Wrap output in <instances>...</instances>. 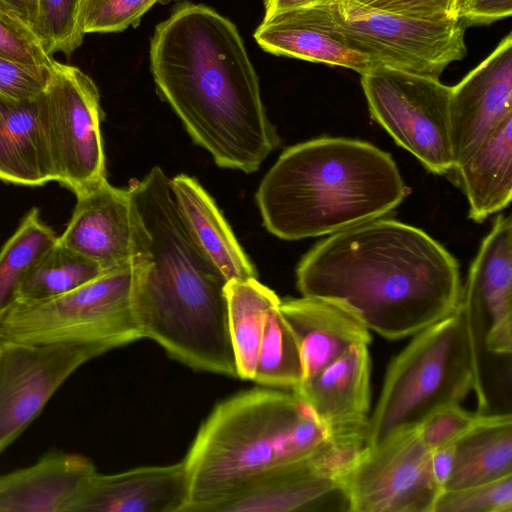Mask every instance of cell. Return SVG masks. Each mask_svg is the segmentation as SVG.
<instances>
[{
	"instance_id": "cell-36",
	"label": "cell",
	"mask_w": 512,
	"mask_h": 512,
	"mask_svg": "<svg viewBox=\"0 0 512 512\" xmlns=\"http://www.w3.org/2000/svg\"><path fill=\"white\" fill-rule=\"evenodd\" d=\"M511 14L512 0H466L459 20L465 27L486 25L510 17Z\"/></svg>"
},
{
	"instance_id": "cell-10",
	"label": "cell",
	"mask_w": 512,
	"mask_h": 512,
	"mask_svg": "<svg viewBox=\"0 0 512 512\" xmlns=\"http://www.w3.org/2000/svg\"><path fill=\"white\" fill-rule=\"evenodd\" d=\"M416 428L364 447L342 477L350 512H432L441 492Z\"/></svg>"
},
{
	"instance_id": "cell-41",
	"label": "cell",
	"mask_w": 512,
	"mask_h": 512,
	"mask_svg": "<svg viewBox=\"0 0 512 512\" xmlns=\"http://www.w3.org/2000/svg\"><path fill=\"white\" fill-rule=\"evenodd\" d=\"M3 341H4V338L0 335V347H1L2 343H3Z\"/></svg>"
},
{
	"instance_id": "cell-8",
	"label": "cell",
	"mask_w": 512,
	"mask_h": 512,
	"mask_svg": "<svg viewBox=\"0 0 512 512\" xmlns=\"http://www.w3.org/2000/svg\"><path fill=\"white\" fill-rule=\"evenodd\" d=\"M370 114L427 170H454L449 123L451 86L384 66L360 74Z\"/></svg>"
},
{
	"instance_id": "cell-7",
	"label": "cell",
	"mask_w": 512,
	"mask_h": 512,
	"mask_svg": "<svg viewBox=\"0 0 512 512\" xmlns=\"http://www.w3.org/2000/svg\"><path fill=\"white\" fill-rule=\"evenodd\" d=\"M141 261L105 270L52 299L15 301L0 316V335L17 342L92 343L111 349L142 339L133 312V291Z\"/></svg>"
},
{
	"instance_id": "cell-34",
	"label": "cell",
	"mask_w": 512,
	"mask_h": 512,
	"mask_svg": "<svg viewBox=\"0 0 512 512\" xmlns=\"http://www.w3.org/2000/svg\"><path fill=\"white\" fill-rule=\"evenodd\" d=\"M53 66H26L0 56V100L38 97L50 79Z\"/></svg>"
},
{
	"instance_id": "cell-19",
	"label": "cell",
	"mask_w": 512,
	"mask_h": 512,
	"mask_svg": "<svg viewBox=\"0 0 512 512\" xmlns=\"http://www.w3.org/2000/svg\"><path fill=\"white\" fill-rule=\"evenodd\" d=\"M279 309L298 343L303 380L337 360L351 346L369 345L372 340L359 320L331 302L306 296L286 298L280 300Z\"/></svg>"
},
{
	"instance_id": "cell-27",
	"label": "cell",
	"mask_w": 512,
	"mask_h": 512,
	"mask_svg": "<svg viewBox=\"0 0 512 512\" xmlns=\"http://www.w3.org/2000/svg\"><path fill=\"white\" fill-rule=\"evenodd\" d=\"M57 240L55 232L42 222L39 210L32 208L0 251V316L16 301L32 266Z\"/></svg>"
},
{
	"instance_id": "cell-3",
	"label": "cell",
	"mask_w": 512,
	"mask_h": 512,
	"mask_svg": "<svg viewBox=\"0 0 512 512\" xmlns=\"http://www.w3.org/2000/svg\"><path fill=\"white\" fill-rule=\"evenodd\" d=\"M363 446L335 441L294 391L252 389L215 406L183 461L185 512L200 510L275 472L318 464L341 478Z\"/></svg>"
},
{
	"instance_id": "cell-1",
	"label": "cell",
	"mask_w": 512,
	"mask_h": 512,
	"mask_svg": "<svg viewBox=\"0 0 512 512\" xmlns=\"http://www.w3.org/2000/svg\"><path fill=\"white\" fill-rule=\"evenodd\" d=\"M157 91L222 168L256 172L281 143L236 25L213 8L178 5L150 42Z\"/></svg>"
},
{
	"instance_id": "cell-15",
	"label": "cell",
	"mask_w": 512,
	"mask_h": 512,
	"mask_svg": "<svg viewBox=\"0 0 512 512\" xmlns=\"http://www.w3.org/2000/svg\"><path fill=\"white\" fill-rule=\"evenodd\" d=\"M461 300L483 321L490 353L512 352V222L499 214L483 239L468 273Z\"/></svg>"
},
{
	"instance_id": "cell-23",
	"label": "cell",
	"mask_w": 512,
	"mask_h": 512,
	"mask_svg": "<svg viewBox=\"0 0 512 512\" xmlns=\"http://www.w3.org/2000/svg\"><path fill=\"white\" fill-rule=\"evenodd\" d=\"M451 475L445 489H459L512 474V417L485 414L454 444Z\"/></svg>"
},
{
	"instance_id": "cell-16",
	"label": "cell",
	"mask_w": 512,
	"mask_h": 512,
	"mask_svg": "<svg viewBox=\"0 0 512 512\" xmlns=\"http://www.w3.org/2000/svg\"><path fill=\"white\" fill-rule=\"evenodd\" d=\"M189 478L184 461L116 474L94 472L67 512H185Z\"/></svg>"
},
{
	"instance_id": "cell-33",
	"label": "cell",
	"mask_w": 512,
	"mask_h": 512,
	"mask_svg": "<svg viewBox=\"0 0 512 512\" xmlns=\"http://www.w3.org/2000/svg\"><path fill=\"white\" fill-rule=\"evenodd\" d=\"M483 415L478 411H467L460 404L451 405L432 413L417 429L426 445L434 450L455 444Z\"/></svg>"
},
{
	"instance_id": "cell-26",
	"label": "cell",
	"mask_w": 512,
	"mask_h": 512,
	"mask_svg": "<svg viewBox=\"0 0 512 512\" xmlns=\"http://www.w3.org/2000/svg\"><path fill=\"white\" fill-rule=\"evenodd\" d=\"M103 271L96 262L57 240L29 270L16 301L36 302L61 296L91 281Z\"/></svg>"
},
{
	"instance_id": "cell-24",
	"label": "cell",
	"mask_w": 512,
	"mask_h": 512,
	"mask_svg": "<svg viewBox=\"0 0 512 512\" xmlns=\"http://www.w3.org/2000/svg\"><path fill=\"white\" fill-rule=\"evenodd\" d=\"M257 44L266 52L365 73L376 65L364 53L354 50L331 35L304 25L284 21L273 15L263 18L254 33Z\"/></svg>"
},
{
	"instance_id": "cell-40",
	"label": "cell",
	"mask_w": 512,
	"mask_h": 512,
	"mask_svg": "<svg viewBox=\"0 0 512 512\" xmlns=\"http://www.w3.org/2000/svg\"><path fill=\"white\" fill-rule=\"evenodd\" d=\"M171 1H177V0H159V2L162 3V4H166V3H169Z\"/></svg>"
},
{
	"instance_id": "cell-28",
	"label": "cell",
	"mask_w": 512,
	"mask_h": 512,
	"mask_svg": "<svg viewBox=\"0 0 512 512\" xmlns=\"http://www.w3.org/2000/svg\"><path fill=\"white\" fill-rule=\"evenodd\" d=\"M279 303L267 312L252 381L294 390L304 379L303 364L298 343L280 312Z\"/></svg>"
},
{
	"instance_id": "cell-32",
	"label": "cell",
	"mask_w": 512,
	"mask_h": 512,
	"mask_svg": "<svg viewBox=\"0 0 512 512\" xmlns=\"http://www.w3.org/2000/svg\"><path fill=\"white\" fill-rule=\"evenodd\" d=\"M0 56L26 66L52 67L56 60L45 50L33 29L0 1Z\"/></svg>"
},
{
	"instance_id": "cell-12",
	"label": "cell",
	"mask_w": 512,
	"mask_h": 512,
	"mask_svg": "<svg viewBox=\"0 0 512 512\" xmlns=\"http://www.w3.org/2000/svg\"><path fill=\"white\" fill-rule=\"evenodd\" d=\"M76 197L60 244L104 271L149 257L151 238L128 187H115L104 178Z\"/></svg>"
},
{
	"instance_id": "cell-6",
	"label": "cell",
	"mask_w": 512,
	"mask_h": 512,
	"mask_svg": "<svg viewBox=\"0 0 512 512\" xmlns=\"http://www.w3.org/2000/svg\"><path fill=\"white\" fill-rule=\"evenodd\" d=\"M275 16L321 30L364 53L376 66L437 79L467 55L466 27L459 19L406 17L352 0H328Z\"/></svg>"
},
{
	"instance_id": "cell-20",
	"label": "cell",
	"mask_w": 512,
	"mask_h": 512,
	"mask_svg": "<svg viewBox=\"0 0 512 512\" xmlns=\"http://www.w3.org/2000/svg\"><path fill=\"white\" fill-rule=\"evenodd\" d=\"M169 182L177 213L201 254L227 282L257 278L255 266L202 185L185 174Z\"/></svg>"
},
{
	"instance_id": "cell-14",
	"label": "cell",
	"mask_w": 512,
	"mask_h": 512,
	"mask_svg": "<svg viewBox=\"0 0 512 512\" xmlns=\"http://www.w3.org/2000/svg\"><path fill=\"white\" fill-rule=\"evenodd\" d=\"M370 376L368 345L356 344L292 391L310 406L335 441L365 446Z\"/></svg>"
},
{
	"instance_id": "cell-31",
	"label": "cell",
	"mask_w": 512,
	"mask_h": 512,
	"mask_svg": "<svg viewBox=\"0 0 512 512\" xmlns=\"http://www.w3.org/2000/svg\"><path fill=\"white\" fill-rule=\"evenodd\" d=\"M159 0H81L79 24L82 33L121 32L136 26Z\"/></svg>"
},
{
	"instance_id": "cell-38",
	"label": "cell",
	"mask_w": 512,
	"mask_h": 512,
	"mask_svg": "<svg viewBox=\"0 0 512 512\" xmlns=\"http://www.w3.org/2000/svg\"><path fill=\"white\" fill-rule=\"evenodd\" d=\"M326 1L328 0H264V18L287 11L315 6Z\"/></svg>"
},
{
	"instance_id": "cell-9",
	"label": "cell",
	"mask_w": 512,
	"mask_h": 512,
	"mask_svg": "<svg viewBox=\"0 0 512 512\" xmlns=\"http://www.w3.org/2000/svg\"><path fill=\"white\" fill-rule=\"evenodd\" d=\"M41 100L55 181L76 195L106 178L103 112L94 81L56 61Z\"/></svg>"
},
{
	"instance_id": "cell-37",
	"label": "cell",
	"mask_w": 512,
	"mask_h": 512,
	"mask_svg": "<svg viewBox=\"0 0 512 512\" xmlns=\"http://www.w3.org/2000/svg\"><path fill=\"white\" fill-rule=\"evenodd\" d=\"M454 444L431 451V468L436 484L442 491L449 480L454 463Z\"/></svg>"
},
{
	"instance_id": "cell-35",
	"label": "cell",
	"mask_w": 512,
	"mask_h": 512,
	"mask_svg": "<svg viewBox=\"0 0 512 512\" xmlns=\"http://www.w3.org/2000/svg\"><path fill=\"white\" fill-rule=\"evenodd\" d=\"M353 2L414 18L459 19L466 0H352Z\"/></svg>"
},
{
	"instance_id": "cell-13",
	"label": "cell",
	"mask_w": 512,
	"mask_h": 512,
	"mask_svg": "<svg viewBox=\"0 0 512 512\" xmlns=\"http://www.w3.org/2000/svg\"><path fill=\"white\" fill-rule=\"evenodd\" d=\"M512 115V34L451 86L450 142L455 168Z\"/></svg>"
},
{
	"instance_id": "cell-11",
	"label": "cell",
	"mask_w": 512,
	"mask_h": 512,
	"mask_svg": "<svg viewBox=\"0 0 512 512\" xmlns=\"http://www.w3.org/2000/svg\"><path fill=\"white\" fill-rule=\"evenodd\" d=\"M110 347L92 343H25L0 347V453L41 413L82 365Z\"/></svg>"
},
{
	"instance_id": "cell-39",
	"label": "cell",
	"mask_w": 512,
	"mask_h": 512,
	"mask_svg": "<svg viewBox=\"0 0 512 512\" xmlns=\"http://www.w3.org/2000/svg\"><path fill=\"white\" fill-rule=\"evenodd\" d=\"M13 9L34 31L38 0H0Z\"/></svg>"
},
{
	"instance_id": "cell-18",
	"label": "cell",
	"mask_w": 512,
	"mask_h": 512,
	"mask_svg": "<svg viewBox=\"0 0 512 512\" xmlns=\"http://www.w3.org/2000/svg\"><path fill=\"white\" fill-rule=\"evenodd\" d=\"M96 471L83 455L49 451L30 466L0 474V512H67Z\"/></svg>"
},
{
	"instance_id": "cell-21",
	"label": "cell",
	"mask_w": 512,
	"mask_h": 512,
	"mask_svg": "<svg viewBox=\"0 0 512 512\" xmlns=\"http://www.w3.org/2000/svg\"><path fill=\"white\" fill-rule=\"evenodd\" d=\"M0 180L26 186L55 181L41 94L0 100Z\"/></svg>"
},
{
	"instance_id": "cell-2",
	"label": "cell",
	"mask_w": 512,
	"mask_h": 512,
	"mask_svg": "<svg viewBox=\"0 0 512 512\" xmlns=\"http://www.w3.org/2000/svg\"><path fill=\"white\" fill-rule=\"evenodd\" d=\"M302 296L331 302L388 340L412 336L454 312L457 260L423 230L377 218L330 234L300 260Z\"/></svg>"
},
{
	"instance_id": "cell-25",
	"label": "cell",
	"mask_w": 512,
	"mask_h": 512,
	"mask_svg": "<svg viewBox=\"0 0 512 512\" xmlns=\"http://www.w3.org/2000/svg\"><path fill=\"white\" fill-rule=\"evenodd\" d=\"M225 294L237 377L253 380L265 318L280 298L257 278L228 281Z\"/></svg>"
},
{
	"instance_id": "cell-30",
	"label": "cell",
	"mask_w": 512,
	"mask_h": 512,
	"mask_svg": "<svg viewBox=\"0 0 512 512\" xmlns=\"http://www.w3.org/2000/svg\"><path fill=\"white\" fill-rule=\"evenodd\" d=\"M432 512H512V474L464 488L442 490Z\"/></svg>"
},
{
	"instance_id": "cell-22",
	"label": "cell",
	"mask_w": 512,
	"mask_h": 512,
	"mask_svg": "<svg viewBox=\"0 0 512 512\" xmlns=\"http://www.w3.org/2000/svg\"><path fill=\"white\" fill-rule=\"evenodd\" d=\"M511 126L512 115L454 170L469 203V218L477 223L500 212L511 202Z\"/></svg>"
},
{
	"instance_id": "cell-4",
	"label": "cell",
	"mask_w": 512,
	"mask_h": 512,
	"mask_svg": "<svg viewBox=\"0 0 512 512\" xmlns=\"http://www.w3.org/2000/svg\"><path fill=\"white\" fill-rule=\"evenodd\" d=\"M407 193L389 153L366 141L326 136L283 151L263 177L256 202L267 231L299 240L381 218Z\"/></svg>"
},
{
	"instance_id": "cell-17",
	"label": "cell",
	"mask_w": 512,
	"mask_h": 512,
	"mask_svg": "<svg viewBox=\"0 0 512 512\" xmlns=\"http://www.w3.org/2000/svg\"><path fill=\"white\" fill-rule=\"evenodd\" d=\"M349 511L342 478L318 464H302L270 474L200 512Z\"/></svg>"
},
{
	"instance_id": "cell-29",
	"label": "cell",
	"mask_w": 512,
	"mask_h": 512,
	"mask_svg": "<svg viewBox=\"0 0 512 512\" xmlns=\"http://www.w3.org/2000/svg\"><path fill=\"white\" fill-rule=\"evenodd\" d=\"M80 1L38 0L34 32L51 56L60 52L69 57L81 45Z\"/></svg>"
},
{
	"instance_id": "cell-5",
	"label": "cell",
	"mask_w": 512,
	"mask_h": 512,
	"mask_svg": "<svg viewBox=\"0 0 512 512\" xmlns=\"http://www.w3.org/2000/svg\"><path fill=\"white\" fill-rule=\"evenodd\" d=\"M482 319L460 299L457 309L414 334L391 361L377 405L369 416L365 446L375 448L418 427L435 411L460 404L474 391L478 412L488 401L480 354Z\"/></svg>"
}]
</instances>
